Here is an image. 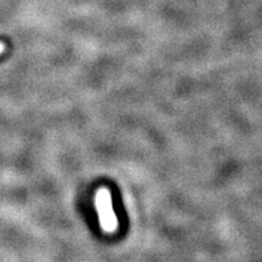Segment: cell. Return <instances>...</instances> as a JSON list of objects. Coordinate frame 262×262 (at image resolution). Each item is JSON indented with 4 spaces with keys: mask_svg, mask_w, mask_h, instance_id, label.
Segmentation results:
<instances>
[{
    "mask_svg": "<svg viewBox=\"0 0 262 262\" xmlns=\"http://www.w3.org/2000/svg\"><path fill=\"white\" fill-rule=\"evenodd\" d=\"M95 206H96L98 220H100V225L103 231L108 232V233H112V232L117 231L119 221H118L116 212L113 210L111 192L107 188L102 187L96 192Z\"/></svg>",
    "mask_w": 262,
    "mask_h": 262,
    "instance_id": "6da1fadb",
    "label": "cell"
},
{
    "mask_svg": "<svg viewBox=\"0 0 262 262\" xmlns=\"http://www.w3.org/2000/svg\"><path fill=\"white\" fill-rule=\"evenodd\" d=\"M3 51H4V44H2V42H0V54H2Z\"/></svg>",
    "mask_w": 262,
    "mask_h": 262,
    "instance_id": "7a4b0ae2",
    "label": "cell"
}]
</instances>
